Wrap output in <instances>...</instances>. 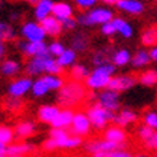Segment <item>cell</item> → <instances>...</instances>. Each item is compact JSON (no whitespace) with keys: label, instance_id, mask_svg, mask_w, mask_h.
<instances>
[{"label":"cell","instance_id":"8992f818","mask_svg":"<svg viewBox=\"0 0 157 157\" xmlns=\"http://www.w3.org/2000/svg\"><path fill=\"white\" fill-rule=\"evenodd\" d=\"M95 102L109 113H117L121 108V95L114 91L102 90L95 95Z\"/></svg>","mask_w":157,"mask_h":157},{"label":"cell","instance_id":"c3c4849f","mask_svg":"<svg viewBox=\"0 0 157 157\" xmlns=\"http://www.w3.org/2000/svg\"><path fill=\"white\" fill-rule=\"evenodd\" d=\"M98 2H102L107 7H109V6H115V3H117L118 0H98Z\"/></svg>","mask_w":157,"mask_h":157},{"label":"cell","instance_id":"cb8c5ba5","mask_svg":"<svg viewBox=\"0 0 157 157\" xmlns=\"http://www.w3.org/2000/svg\"><path fill=\"white\" fill-rule=\"evenodd\" d=\"M59 107L52 104H45L42 107H39L38 109V120L40 123L45 124H51L53 121V118L56 117V114L59 113Z\"/></svg>","mask_w":157,"mask_h":157},{"label":"cell","instance_id":"d590c367","mask_svg":"<svg viewBox=\"0 0 157 157\" xmlns=\"http://www.w3.org/2000/svg\"><path fill=\"white\" fill-rule=\"evenodd\" d=\"M45 74L46 75H55V76H62L63 74V68H61L58 65V62L55 58L49 56L48 61H46V65H45Z\"/></svg>","mask_w":157,"mask_h":157},{"label":"cell","instance_id":"ba28073f","mask_svg":"<svg viewBox=\"0 0 157 157\" xmlns=\"http://www.w3.org/2000/svg\"><path fill=\"white\" fill-rule=\"evenodd\" d=\"M115 148H124V146H117L107 141V140H100V138H94L85 144V150L90 153L92 157H105L107 153L113 151Z\"/></svg>","mask_w":157,"mask_h":157},{"label":"cell","instance_id":"7bdbcfd3","mask_svg":"<svg viewBox=\"0 0 157 157\" xmlns=\"http://www.w3.org/2000/svg\"><path fill=\"white\" fill-rule=\"evenodd\" d=\"M75 2V5L79 7V9H92V7H95L97 3H98V0H74Z\"/></svg>","mask_w":157,"mask_h":157},{"label":"cell","instance_id":"30bf717a","mask_svg":"<svg viewBox=\"0 0 157 157\" xmlns=\"http://www.w3.org/2000/svg\"><path fill=\"white\" fill-rule=\"evenodd\" d=\"M137 84V78L134 75H128V74H121V75H114L109 79L108 85L105 90L114 91V92H124V91L131 90L134 85Z\"/></svg>","mask_w":157,"mask_h":157},{"label":"cell","instance_id":"e0dca14e","mask_svg":"<svg viewBox=\"0 0 157 157\" xmlns=\"http://www.w3.org/2000/svg\"><path fill=\"white\" fill-rule=\"evenodd\" d=\"M74 109L69 108H61L59 113L56 114V117L53 118V121L51 123L52 128H61V130H67L71 127L72 118H74Z\"/></svg>","mask_w":157,"mask_h":157},{"label":"cell","instance_id":"ffe728a7","mask_svg":"<svg viewBox=\"0 0 157 157\" xmlns=\"http://www.w3.org/2000/svg\"><path fill=\"white\" fill-rule=\"evenodd\" d=\"M51 16H53L59 22L69 19V17H74V7L68 2H56V3H53Z\"/></svg>","mask_w":157,"mask_h":157},{"label":"cell","instance_id":"7402d4cb","mask_svg":"<svg viewBox=\"0 0 157 157\" xmlns=\"http://www.w3.org/2000/svg\"><path fill=\"white\" fill-rule=\"evenodd\" d=\"M13 131H14V137L26 140V138L32 137L36 133V124L33 121H30V120H23L19 124H16V128Z\"/></svg>","mask_w":157,"mask_h":157},{"label":"cell","instance_id":"83f0119b","mask_svg":"<svg viewBox=\"0 0 157 157\" xmlns=\"http://www.w3.org/2000/svg\"><path fill=\"white\" fill-rule=\"evenodd\" d=\"M130 62H131V67H133L134 69H141V68L148 67V63H150L151 61H150L148 52L146 51V49H138L137 52L131 56Z\"/></svg>","mask_w":157,"mask_h":157},{"label":"cell","instance_id":"d6a6232c","mask_svg":"<svg viewBox=\"0 0 157 157\" xmlns=\"http://www.w3.org/2000/svg\"><path fill=\"white\" fill-rule=\"evenodd\" d=\"M141 43L143 46H147V48H153L156 46V42H157V29L156 26H150L144 30L141 33Z\"/></svg>","mask_w":157,"mask_h":157},{"label":"cell","instance_id":"b9f144b4","mask_svg":"<svg viewBox=\"0 0 157 157\" xmlns=\"http://www.w3.org/2000/svg\"><path fill=\"white\" fill-rule=\"evenodd\" d=\"M6 109H9L10 113H17L20 109L23 108V101L20 98H10L5 102Z\"/></svg>","mask_w":157,"mask_h":157},{"label":"cell","instance_id":"60d3db41","mask_svg":"<svg viewBox=\"0 0 157 157\" xmlns=\"http://www.w3.org/2000/svg\"><path fill=\"white\" fill-rule=\"evenodd\" d=\"M143 123H144L143 125H146V127H148V128L156 130V127H157V113L154 111V109H150V111H147V113L144 114Z\"/></svg>","mask_w":157,"mask_h":157},{"label":"cell","instance_id":"6f0895ef","mask_svg":"<svg viewBox=\"0 0 157 157\" xmlns=\"http://www.w3.org/2000/svg\"><path fill=\"white\" fill-rule=\"evenodd\" d=\"M6 157H7V156H6Z\"/></svg>","mask_w":157,"mask_h":157},{"label":"cell","instance_id":"d6986e66","mask_svg":"<svg viewBox=\"0 0 157 157\" xmlns=\"http://www.w3.org/2000/svg\"><path fill=\"white\" fill-rule=\"evenodd\" d=\"M40 28L43 29V32L46 36H51V38H58L62 35V25L59 20H56L53 16H48L45 17L42 22H39Z\"/></svg>","mask_w":157,"mask_h":157},{"label":"cell","instance_id":"ee69618b","mask_svg":"<svg viewBox=\"0 0 157 157\" xmlns=\"http://www.w3.org/2000/svg\"><path fill=\"white\" fill-rule=\"evenodd\" d=\"M61 25H62V30H71V32H75L76 26H78L75 17H69V19L62 20Z\"/></svg>","mask_w":157,"mask_h":157},{"label":"cell","instance_id":"11a10c76","mask_svg":"<svg viewBox=\"0 0 157 157\" xmlns=\"http://www.w3.org/2000/svg\"><path fill=\"white\" fill-rule=\"evenodd\" d=\"M5 0H0V12H2V10H3V7H5Z\"/></svg>","mask_w":157,"mask_h":157},{"label":"cell","instance_id":"bcb514c9","mask_svg":"<svg viewBox=\"0 0 157 157\" xmlns=\"http://www.w3.org/2000/svg\"><path fill=\"white\" fill-rule=\"evenodd\" d=\"M101 33L104 35V36H113V35H115V28H114V25H113V22L101 25Z\"/></svg>","mask_w":157,"mask_h":157},{"label":"cell","instance_id":"f907efd6","mask_svg":"<svg viewBox=\"0 0 157 157\" xmlns=\"http://www.w3.org/2000/svg\"><path fill=\"white\" fill-rule=\"evenodd\" d=\"M5 52H6V46H5V43H3V42H0V59L3 58Z\"/></svg>","mask_w":157,"mask_h":157},{"label":"cell","instance_id":"9a60e30c","mask_svg":"<svg viewBox=\"0 0 157 157\" xmlns=\"http://www.w3.org/2000/svg\"><path fill=\"white\" fill-rule=\"evenodd\" d=\"M104 140H107V141H109L113 144H117V146H124L125 140H127V133L121 127L108 125L104 130Z\"/></svg>","mask_w":157,"mask_h":157},{"label":"cell","instance_id":"5b68a950","mask_svg":"<svg viewBox=\"0 0 157 157\" xmlns=\"http://www.w3.org/2000/svg\"><path fill=\"white\" fill-rule=\"evenodd\" d=\"M86 117L90 120L91 128L95 130H105L108 127V124L113 121V117H114V113H109L107 109H104L102 107L97 104H92L90 108L86 109Z\"/></svg>","mask_w":157,"mask_h":157},{"label":"cell","instance_id":"681fc988","mask_svg":"<svg viewBox=\"0 0 157 157\" xmlns=\"http://www.w3.org/2000/svg\"><path fill=\"white\" fill-rule=\"evenodd\" d=\"M6 151H7V146L0 143V156H6Z\"/></svg>","mask_w":157,"mask_h":157},{"label":"cell","instance_id":"4dcf8cb0","mask_svg":"<svg viewBox=\"0 0 157 157\" xmlns=\"http://www.w3.org/2000/svg\"><path fill=\"white\" fill-rule=\"evenodd\" d=\"M40 79L43 81V84L46 85V88L49 90V92L51 91H59L62 88V85L65 84V79L62 78V76H55V75H42L39 76Z\"/></svg>","mask_w":157,"mask_h":157},{"label":"cell","instance_id":"ab89813d","mask_svg":"<svg viewBox=\"0 0 157 157\" xmlns=\"http://www.w3.org/2000/svg\"><path fill=\"white\" fill-rule=\"evenodd\" d=\"M65 49L67 48L63 46V43L59 42V40H53V42L48 43V53L52 58H55V59H56L58 56H61L62 52H63Z\"/></svg>","mask_w":157,"mask_h":157},{"label":"cell","instance_id":"1f68e13d","mask_svg":"<svg viewBox=\"0 0 157 157\" xmlns=\"http://www.w3.org/2000/svg\"><path fill=\"white\" fill-rule=\"evenodd\" d=\"M76 56H78V55H76L72 49H65V51L62 52L61 56L56 58V62H58V65L61 68H63V69L68 67L71 68L74 63H76Z\"/></svg>","mask_w":157,"mask_h":157},{"label":"cell","instance_id":"e575fe53","mask_svg":"<svg viewBox=\"0 0 157 157\" xmlns=\"http://www.w3.org/2000/svg\"><path fill=\"white\" fill-rule=\"evenodd\" d=\"M16 39V32L12 25L6 22H0V42H12Z\"/></svg>","mask_w":157,"mask_h":157},{"label":"cell","instance_id":"4316f807","mask_svg":"<svg viewBox=\"0 0 157 157\" xmlns=\"http://www.w3.org/2000/svg\"><path fill=\"white\" fill-rule=\"evenodd\" d=\"M22 71V65L16 59H6L0 63V72L5 76H16Z\"/></svg>","mask_w":157,"mask_h":157},{"label":"cell","instance_id":"5bb4252c","mask_svg":"<svg viewBox=\"0 0 157 157\" xmlns=\"http://www.w3.org/2000/svg\"><path fill=\"white\" fill-rule=\"evenodd\" d=\"M138 120L137 113L131 108H120L117 113H114V117H113V123L117 127H127V125H131Z\"/></svg>","mask_w":157,"mask_h":157},{"label":"cell","instance_id":"836d02e7","mask_svg":"<svg viewBox=\"0 0 157 157\" xmlns=\"http://www.w3.org/2000/svg\"><path fill=\"white\" fill-rule=\"evenodd\" d=\"M137 82H140L144 86H154L157 82V71L156 69H147L140 74L137 78Z\"/></svg>","mask_w":157,"mask_h":157},{"label":"cell","instance_id":"f546056e","mask_svg":"<svg viewBox=\"0 0 157 157\" xmlns=\"http://www.w3.org/2000/svg\"><path fill=\"white\" fill-rule=\"evenodd\" d=\"M130 59H131V53H130L128 49H117L114 51V53L111 55V63L114 65L115 68L117 67H125L130 63Z\"/></svg>","mask_w":157,"mask_h":157},{"label":"cell","instance_id":"f6af8a7d","mask_svg":"<svg viewBox=\"0 0 157 157\" xmlns=\"http://www.w3.org/2000/svg\"><path fill=\"white\" fill-rule=\"evenodd\" d=\"M105 157H131V153L128 150H125V148H115L113 151L107 153Z\"/></svg>","mask_w":157,"mask_h":157},{"label":"cell","instance_id":"f5cc1de1","mask_svg":"<svg viewBox=\"0 0 157 157\" xmlns=\"http://www.w3.org/2000/svg\"><path fill=\"white\" fill-rule=\"evenodd\" d=\"M19 17H20V14H19V13H16V12H13V13L10 14V19H12V20H17Z\"/></svg>","mask_w":157,"mask_h":157},{"label":"cell","instance_id":"277c9868","mask_svg":"<svg viewBox=\"0 0 157 157\" xmlns=\"http://www.w3.org/2000/svg\"><path fill=\"white\" fill-rule=\"evenodd\" d=\"M114 19V10L107 6H97L85 13H79L75 17L76 23L81 26H97V25L108 23Z\"/></svg>","mask_w":157,"mask_h":157},{"label":"cell","instance_id":"f1b7e54d","mask_svg":"<svg viewBox=\"0 0 157 157\" xmlns=\"http://www.w3.org/2000/svg\"><path fill=\"white\" fill-rule=\"evenodd\" d=\"M88 75H90V69H88V67L85 63H74L71 67V71H69L71 81L82 82L85 81Z\"/></svg>","mask_w":157,"mask_h":157},{"label":"cell","instance_id":"d4e9b609","mask_svg":"<svg viewBox=\"0 0 157 157\" xmlns=\"http://www.w3.org/2000/svg\"><path fill=\"white\" fill-rule=\"evenodd\" d=\"M111 22H113V25H114V28H115V33H120L124 39L133 38L134 29L127 20H124L123 17H115L114 16V19L111 20Z\"/></svg>","mask_w":157,"mask_h":157},{"label":"cell","instance_id":"484cf974","mask_svg":"<svg viewBox=\"0 0 157 157\" xmlns=\"http://www.w3.org/2000/svg\"><path fill=\"white\" fill-rule=\"evenodd\" d=\"M53 0H39L36 6H35V19L42 22L45 17L51 16L53 7Z\"/></svg>","mask_w":157,"mask_h":157},{"label":"cell","instance_id":"7c38bea8","mask_svg":"<svg viewBox=\"0 0 157 157\" xmlns=\"http://www.w3.org/2000/svg\"><path fill=\"white\" fill-rule=\"evenodd\" d=\"M17 48L25 56L29 58H35V56H42L48 53V43L46 42H38V43H32V42H26V40H20L17 43Z\"/></svg>","mask_w":157,"mask_h":157},{"label":"cell","instance_id":"db71d44e","mask_svg":"<svg viewBox=\"0 0 157 157\" xmlns=\"http://www.w3.org/2000/svg\"><path fill=\"white\" fill-rule=\"evenodd\" d=\"M131 157H150L148 154H146V153H138V154H134V156Z\"/></svg>","mask_w":157,"mask_h":157},{"label":"cell","instance_id":"44dd1931","mask_svg":"<svg viewBox=\"0 0 157 157\" xmlns=\"http://www.w3.org/2000/svg\"><path fill=\"white\" fill-rule=\"evenodd\" d=\"M90 48V38L88 35H85L84 32H75L71 38V48L74 52L78 53H84L88 51Z\"/></svg>","mask_w":157,"mask_h":157},{"label":"cell","instance_id":"52a82bcc","mask_svg":"<svg viewBox=\"0 0 157 157\" xmlns=\"http://www.w3.org/2000/svg\"><path fill=\"white\" fill-rule=\"evenodd\" d=\"M20 35L23 36V40L32 43L45 42V38H46V35L43 32V29L40 28L39 22H32V20H28L22 25Z\"/></svg>","mask_w":157,"mask_h":157},{"label":"cell","instance_id":"2e32d148","mask_svg":"<svg viewBox=\"0 0 157 157\" xmlns=\"http://www.w3.org/2000/svg\"><path fill=\"white\" fill-rule=\"evenodd\" d=\"M137 136L140 141L146 146L148 150H156L157 148V133L156 130L148 128L146 125H140L137 128Z\"/></svg>","mask_w":157,"mask_h":157},{"label":"cell","instance_id":"7dc6e473","mask_svg":"<svg viewBox=\"0 0 157 157\" xmlns=\"http://www.w3.org/2000/svg\"><path fill=\"white\" fill-rule=\"evenodd\" d=\"M148 52V58H150V61H157V48L156 46H153V48H150V51H147Z\"/></svg>","mask_w":157,"mask_h":157},{"label":"cell","instance_id":"9c48e42d","mask_svg":"<svg viewBox=\"0 0 157 157\" xmlns=\"http://www.w3.org/2000/svg\"><path fill=\"white\" fill-rule=\"evenodd\" d=\"M71 133L72 136H76V137H85L88 134L91 133V124H90V120L86 117V114L84 111H75L74 113V118H72V123H71Z\"/></svg>","mask_w":157,"mask_h":157},{"label":"cell","instance_id":"ac0fdd59","mask_svg":"<svg viewBox=\"0 0 157 157\" xmlns=\"http://www.w3.org/2000/svg\"><path fill=\"white\" fill-rule=\"evenodd\" d=\"M115 7L127 14H141L144 12V3L140 0H118L115 3Z\"/></svg>","mask_w":157,"mask_h":157},{"label":"cell","instance_id":"7a4b0ae2","mask_svg":"<svg viewBox=\"0 0 157 157\" xmlns=\"http://www.w3.org/2000/svg\"><path fill=\"white\" fill-rule=\"evenodd\" d=\"M82 144V138L72 136L68 133V130L52 128L49 133V138L43 141L42 147L46 151H52L56 148H67V150H74L78 148Z\"/></svg>","mask_w":157,"mask_h":157},{"label":"cell","instance_id":"4fadbf2b","mask_svg":"<svg viewBox=\"0 0 157 157\" xmlns=\"http://www.w3.org/2000/svg\"><path fill=\"white\" fill-rule=\"evenodd\" d=\"M51 56L49 53L46 55H42V56H35L30 58L26 65H25V71L28 74V76H42L45 75V65H46V61L48 58Z\"/></svg>","mask_w":157,"mask_h":157},{"label":"cell","instance_id":"3957f363","mask_svg":"<svg viewBox=\"0 0 157 157\" xmlns=\"http://www.w3.org/2000/svg\"><path fill=\"white\" fill-rule=\"evenodd\" d=\"M115 69H117V68H115L111 62H107L104 65L95 67L92 71H90V75L86 76L85 86L90 88L92 92L105 90L107 85H108L109 79L115 75Z\"/></svg>","mask_w":157,"mask_h":157},{"label":"cell","instance_id":"6da1fadb","mask_svg":"<svg viewBox=\"0 0 157 157\" xmlns=\"http://www.w3.org/2000/svg\"><path fill=\"white\" fill-rule=\"evenodd\" d=\"M86 98V90L85 85L82 82L76 81H65L62 88L58 91L56 104L59 108H69L72 109L74 107L79 105L82 101Z\"/></svg>","mask_w":157,"mask_h":157},{"label":"cell","instance_id":"74e56055","mask_svg":"<svg viewBox=\"0 0 157 157\" xmlns=\"http://www.w3.org/2000/svg\"><path fill=\"white\" fill-rule=\"evenodd\" d=\"M14 140V131L7 125H0V143L5 146H10Z\"/></svg>","mask_w":157,"mask_h":157},{"label":"cell","instance_id":"816d5d0a","mask_svg":"<svg viewBox=\"0 0 157 157\" xmlns=\"http://www.w3.org/2000/svg\"><path fill=\"white\" fill-rule=\"evenodd\" d=\"M23 2H26V3H28L29 6H33V7H35V6H36V3H38L39 0H23Z\"/></svg>","mask_w":157,"mask_h":157},{"label":"cell","instance_id":"603a6c76","mask_svg":"<svg viewBox=\"0 0 157 157\" xmlns=\"http://www.w3.org/2000/svg\"><path fill=\"white\" fill-rule=\"evenodd\" d=\"M35 150V146L30 143H12L7 146V151L6 156L7 157H23L29 153H32Z\"/></svg>","mask_w":157,"mask_h":157},{"label":"cell","instance_id":"8fae6325","mask_svg":"<svg viewBox=\"0 0 157 157\" xmlns=\"http://www.w3.org/2000/svg\"><path fill=\"white\" fill-rule=\"evenodd\" d=\"M30 86H32V78L20 76L17 79H14L13 82H10L7 92H9L10 98H22L30 91Z\"/></svg>","mask_w":157,"mask_h":157},{"label":"cell","instance_id":"8d00e7d4","mask_svg":"<svg viewBox=\"0 0 157 157\" xmlns=\"http://www.w3.org/2000/svg\"><path fill=\"white\" fill-rule=\"evenodd\" d=\"M30 92L33 94V97L36 98H40V97H45L46 94H49V90L46 88V85L43 84V81L40 78L32 81V86H30Z\"/></svg>","mask_w":157,"mask_h":157},{"label":"cell","instance_id":"9f6ffc18","mask_svg":"<svg viewBox=\"0 0 157 157\" xmlns=\"http://www.w3.org/2000/svg\"><path fill=\"white\" fill-rule=\"evenodd\" d=\"M0 157H6V156H0Z\"/></svg>","mask_w":157,"mask_h":157},{"label":"cell","instance_id":"f35d334b","mask_svg":"<svg viewBox=\"0 0 157 157\" xmlns=\"http://www.w3.org/2000/svg\"><path fill=\"white\" fill-rule=\"evenodd\" d=\"M109 62V55H108V49L104 48V49H98L94 52L92 55V63L95 65V67H100V65H104Z\"/></svg>","mask_w":157,"mask_h":157}]
</instances>
